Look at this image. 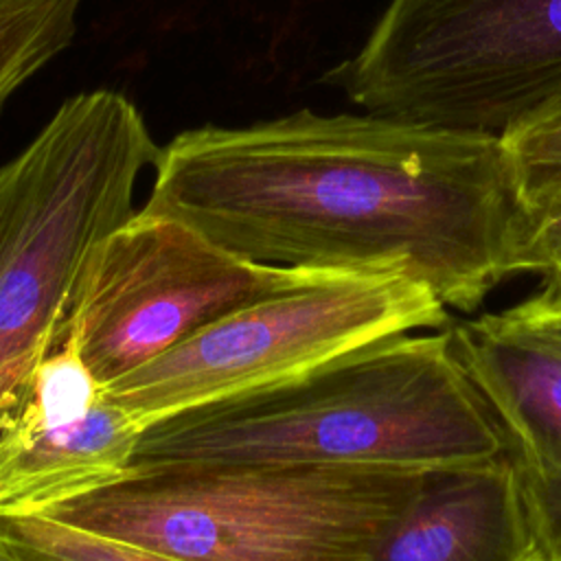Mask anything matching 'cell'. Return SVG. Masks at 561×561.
I'll return each mask as SVG.
<instances>
[{
  "label": "cell",
  "instance_id": "obj_1",
  "mask_svg": "<svg viewBox=\"0 0 561 561\" xmlns=\"http://www.w3.org/2000/svg\"><path fill=\"white\" fill-rule=\"evenodd\" d=\"M153 169L140 213L261 265L405 272L460 311L513 276L526 217L502 136L370 112L202 125Z\"/></svg>",
  "mask_w": 561,
  "mask_h": 561
},
{
  "label": "cell",
  "instance_id": "obj_2",
  "mask_svg": "<svg viewBox=\"0 0 561 561\" xmlns=\"http://www.w3.org/2000/svg\"><path fill=\"white\" fill-rule=\"evenodd\" d=\"M506 451L447 327L390 335L291 381L162 419L140 434L129 473L252 465L427 473Z\"/></svg>",
  "mask_w": 561,
  "mask_h": 561
},
{
  "label": "cell",
  "instance_id": "obj_3",
  "mask_svg": "<svg viewBox=\"0 0 561 561\" xmlns=\"http://www.w3.org/2000/svg\"><path fill=\"white\" fill-rule=\"evenodd\" d=\"M423 476L307 465L149 469L44 515L180 561H375Z\"/></svg>",
  "mask_w": 561,
  "mask_h": 561
},
{
  "label": "cell",
  "instance_id": "obj_4",
  "mask_svg": "<svg viewBox=\"0 0 561 561\" xmlns=\"http://www.w3.org/2000/svg\"><path fill=\"white\" fill-rule=\"evenodd\" d=\"M160 147L121 92L64 101L0 167V410L61 342L96 245L129 221Z\"/></svg>",
  "mask_w": 561,
  "mask_h": 561
},
{
  "label": "cell",
  "instance_id": "obj_5",
  "mask_svg": "<svg viewBox=\"0 0 561 561\" xmlns=\"http://www.w3.org/2000/svg\"><path fill=\"white\" fill-rule=\"evenodd\" d=\"M327 79L370 114L504 136L561 96V0H390Z\"/></svg>",
  "mask_w": 561,
  "mask_h": 561
},
{
  "label": "cell",
  "instance_id": "obj_6",
  "mask_svg": "<svg viewBox=\"0 0 561 561\" xmlns=\"http://www.w3.org/2000/svg\"><path fill=\"white\" fill-rule=\"evenodd\" d=\"M445 322V302L405 272L318 270L217 318L103 392L145 432L186 410L291 381L364 344Z\"/></svg>",
  "mask_w": 561,
  "mask_h": 561
},
{
  "label": "cell",
  "instance_id": "obj_7",
  "mask_svg": "<svg viewBox=\"0 0 561 561\" xmlns=\"http://www.w3.org/2000/svg\"><path fill=\"white\" fill-rule=\"evenodd\" d=\"M316 272L245 261L186 224L136 210L92 252L64 335L75 337L105 386L217 318Z\"/></svg>",
  "mask_w": 561,
  "mask_h": 561
},
{
  "label": "cell",
  "instance_id": "obj_8",
  "mask_svg": "<svg viewBox=\"0 0 561 561\" xmlns=\"http://www.w3.org/2000/svg\"><path fill=\"white\" fill-rule=\"evenodd\" d=\"M140 434L64 335L0 410V515L46 513L123 480Z\"/></svg>",
  "mask_w": 561,
  "mask_h": 561
},
{
  "label": "cell",
  "instance_id": "obj_9",
  "mask_svg": "<svg viewBox=\"0 0 561 561\" xmlns=\"http://www.w3.org/2000/svg\"><path fill=\"white\" fill-rule=\"evenodd\" d=\"M375 561H548L511 451L484 465L427 471Z\"/></svg>",
  "mask_w": 561,
  "mask_h": 561
},
{
  "label": "cell",
  "instance_id": "obj_10",
  "mask_svg": "<svg viewBox=\"0 0 561 561\" xmlns=\"http://www.w3.org/2000/svg\"><path fill=\"white\" fill-rule=\"evenodd\" d=\"M449 329L456 357L497 419L515 465L559 469L561 348L486 313Z\"/></svg>",
  "mask_w": 561,
  "mask_h": 561
},
{
  "label": "cell",
  "instance_id": "obj_11",
  "mask_svg": "<svg viewBox=\"0 0 561 561\" xmlns=\"http://www.w3.org/2000/svg\"><path fill=\"white\" fill-rule=\"evenodd\" d=\"M83 0H0V107L70 46Z\"/></svg>",
  "mask_w": 561,
  "mask_h": 561
},
{
  "label": "cell",
  "instance_id": "obj_12",
  "mask_svg": "<svg viewBox=\"0 0 561 561\" xmlns=\"http://www.w3.org/2000/svg\"><path fill=\"white\" fill-rule=\"evenodd\" d=\"M0 535L24 561H180L44 513L0 515Z\"/></svg>",
  "mask_w": 561,
  "mask_h": 561
},
{
  "label": "cell",
  "instance_id": "obj_13",
  "mask_svg": "<svg viewBox=\"0 0 561 561\" xmlns=\"http://www.w3.org/2000/svg\"><path fill=\"white\" fill-rule=\"evenodd\" d=\"M522 208L546 210L561 202V96L502 136Z\"/></svg>",
  "mask_w": 561,
  "mask_h": 561
},
{
  "label": "cell",
  "instance_id": "obj_14",
  "mask_svg": "<svg viewBox=\"0 0 561 561\" xmlns=\"http://www.w3.org/2000/svg\"><path fill=\"white\" fill-rule=\"evenodd\" d=\"M513 274H537L543 278L541 285H561V202L539 213H526Z\"/></svg>",
  "mask_w": 561,
  "mask_h": 561
},
{
  "label": "cell",
  "instance_id": "obj_15",
  "mask_svg": "<svg viewBox=\"0 0 561 561\" xmlns=\"http://www.w3.org/2000/svg\"><path fill=\"white\" fill-rule=\"evenodd\" d=\"M519 482L524 502L548 561H561V467L522 469Z\"/></svg>",
  "mask_w": 561,
  "mask_h": 561
},
{
  "label": "cell",
  "instance_id": "obj_16",
  "mask_svg": "<svg viewBox=\"0 0 561 561\" xmlns=\"http://www.w3.org/2000/svg\"><path fill=\"white\" fill-rule=\"evenodd\" d=\"M486 316L502 327L528 333L533 337H539L561 348V311L559 309H550L526 298L504 311L486 313Z\"/></svg>",
  "mask_w": 561,
  "mask_h": 561
},
{
  "label": "cell",
  "instance_id": "obj_17",
  "mask_svg": "<svg viewBox=\"0 0 561 561\" xmlns=\"http://www.w3.org/2000/svg\"><path fill=\"white\" fill-rule=\"evenodd\" d=\"M537 305L559 309L561 311V285H539L533 296H528Z\"/></svg>",
  "mask_w": 561,
  "mask_h": 561
},
{
  "label": "cell",
  "instance_id": "obj_18",
  "mask_svg": "<svg viewBox=\"0 0 561 561\" xmlns=\"http://www.w3.org/2000/svg\"><path fill=\"white\" fill-rule=\"evenodd\" d=\"M0 561H24V559L2 539V535H0Z\"/></svg>",
  "mask_w": 561,
  "mask_h": 561
}]
</instances>
